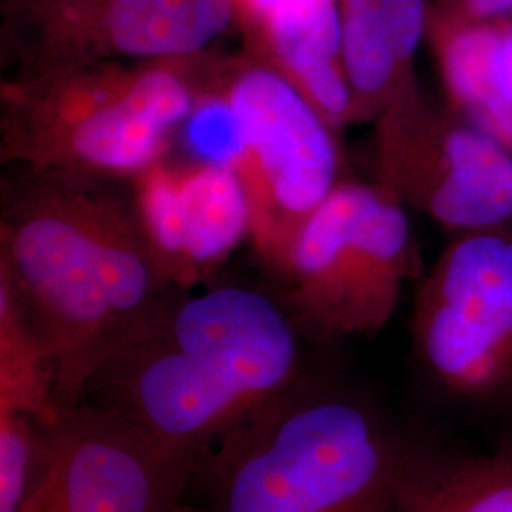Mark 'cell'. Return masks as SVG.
I'll list each match as a JSON object with an SVG mask.
<instances>
[{
	"label": "cell",
	"mask_w": 512,
	"mask_h": 512,
	"mask_svg": "<svg viewBox=\"0 0 512 512\" xmlns=\"http://www.w3.org/2000/svg\"><path fill=\"white\" fill-rule=\"evenodd\" d=\"M308 342L277 294L245 285L169 289L93 374L84 401L196 471L228 433L319 366Z\"/></svg>",
	"instance_id": "obj_1"
},
{
	"label": "cell",
	"mask_w": 512,
	"mask_h": 512,
	"mask_svg": "<svg viewBox=\"0 0 512 512\" xmlns=\"http://www.w3.org/2000/svg\"><path fill=\"white\" fill-rule=\"evenodd\" d=\"M2 217L4 277L55 366L59 414L86 399L109 361L171 287L135 205L103 181L25 173Z\"/></svg>",
	"instance_id": "obj_2"
},
{
	"label": "cell",
	"mask_w": 512,
	"mask_h": 512,
	"mask_svg": "<svg viewBox=\"0 0 512 512\" xmlns=\"http://www.w3.org/2000/svg\"><path fill=\"white\" fill-rule=\"evenodd\" d=\"M431 456L370 393L317 366L209 452L186 512H399Z\"/></svg>",
	"instance_id": "obj_3"
},
{
	"label": "cell",
	"mask_w": 512,
	"mask_h": 512,
	"mask_svg": "<svg viewBox=\"0 0 512 512\" xmlns=\"http://www.w3.org/2000/svg\"><path fill=\"white\" fill-rule=\"evenodd\" d=\"M207 67L203 54L19 69L2 84V158L25 173L133 181L165 158Z\"/></svg>",
	"instance_id": "obj_4"
},
{
	"label": "cell",
	"mask_w": 512,
	"mask_h": 512,
	"mask_svg": "<svg viewBox=\"0 0 512 512\" xmlns=\"http://www.w3.org/2000/svg\"><path fill=\"white\" fill-rule=\"evenodd\" d=\"M416 272L403 203L380 184L342 181L272 270L277 296L315 344L380 332Z\"/></svg>",
	"instance_id": "obj_5"
},
{
	"label": "cell",
	"mask_w": 512,
	"mask_h": 512,
	"mask_svg": "<svg viewBox=\"0 0 512 512\" xmlns=\"http://www.w3.org/2000/svg\"><path fill=\"white\" fill-rule=\"evenodd\" d=\"M421 376L442 401L512 421V234H459L423 277L412 313Z\"/></svg>",
	"instance_id": "obj_6"
},
{
	"label": "cell",
	"mask_w": 512,
	"mask_h": 512,
	"mask_svg": "<svg viewBox=\"0 0 512 512\" xmlns=\"http://www.w3.org/2000/svg\"><path fill=\"white\" fill-rule=\"evenodd\" d=\"M217 78L247 143L251 238L272 272L296 230L340 183L334 129L256 55L222 63Z\"/></svg>",
	"instance_id": "obj_7"
},
{
	"label": "cell",
	"mask_w": 512,
	"mask_h": 512,
	"mask_svg": "<svg viewBox=\"0 0 512 512\" xmlns=\"http://www.w3.org/2000/svg\"><path fill=\"white\" fill-rule=\"evenodd\" d=\"M19 69L203 55L238 19L236 0H2Z\"/></svg>",
	"instance_id": "obj_8"
},
{
	"label": "cell",
	"mask_w": 512,
	"mask_h": 512,
	"mask_svg": "<svg viewBox=\"0 0 512 512\" xmlns=\"http://www.w3.org/2000/svg\"><path fill=\"white\" fill-rule=\"evenodd\" d=\"M378 183L446 230L512 222V154L458 112L423 95L374 124Z\"/></svg>",
	"instance_id": "obj_9"
},
{
	"label": "cell",
	"mask_w": 512,
	"mask_h": 512,
	"mask_svg": "<svg viewBox=\"0 0 512 512\" xmlns=\"http://www.w3.org/2000/svg\"><path fill=\"white\" fill-rule=\"evenodd\" d=\"M194 473L118 414L84 401L46 423L23 512H186Z\"/></svg>",
	"instance_id": "obj_10"
},
{
	"label": "cell",
	"mask_w": 512,
	"mask_h": 512,
	"mask_svg": "<svg viewBox=\"0 0 512 512\" xmlns=\"http://www.w3.org/2000/svg\"><path fill=\"white\" fill-rule=\"evenodd\" d=\"M133 184L150 251L175 289L211 274L253 232L249 192L230 167L162 158Z\"/></svg>",
	"instance_id": "obj_11"
},
{
	"label": "cell",
	"mask_w": 512,
	"mask_h": 512,
	"mask_svg": "<svg viewBox=\"0 0 512 512\" xmlns=\"http://www.w3.org/2000/svg\"><path fill=\"white\" fill-rule=\"evenodd\" d=\"M342 54L357 120L378 122L420 99L416 59L427 0H340Z\"/></svg>",
	"instance_id": "obj_12"
},
{
	"label": "cell",
	"mask_w": 512,
	"mask_h": 512,
	"mask_svg": "<svg viewBox=\"0 0 512 512\" xmlns=\"http://www.w3.org/2000/svg\"><path fill=\"white\" fill-rule=\"evenodd\" d=\"M251 37L256 57L283 74L330 128L357 120L342 54L340 0H287Z\"/></svg>",
	"instance_id": "obj_13"
},
{
	"label": "cell",
	"mask_w": 512,
	"mask_h": 512,
	"mask_svg": "<svg viewBox=\"0 0 512 512\" xmlns=\"http://www.w3.org/2000/svg\"><path fill=\"white\" fill-rule=\"evenodd\" d=\"M427 40L448 107L512 154V99L499 90L495 76L497 19L480 21L450 6H431Z\"/></svg>",
	"instance_id": "obj_14"
},
{
	"label": "cell",
	"mask_w": 512,
	"mask_h": 512,
	"mask_svg": "<svg viewBox=\"0 0 512 512\" xmlns=\"http://www.w3.org/2000/svg\"><path fill=\"white\" fill-rule=\"evenodd\" d=\"M399 512H512V444L471 458L433 454Z\"/></svg>",
	"instance_id": "obj_15"
},
{
	"label": "cell",
	"mask_w": 512,
	"mask_h": 512,
	"mask_svg": "<svg viewBox=\"0 0 512 512\" xmlns=\"http://www.w3.org/2000/svg\"><path fill=\"white\" fill-rule=\"evenodd\" d=\"M19 410L42 421L61 414L55 404V366L10 283L0 277V412Z\"/></svg>",
	"instance_id": "obj_16"
},
{
	"label": "cell",
	"mask_w": 512,
	"mask_h": 512,
	"mask_svg": "<svg viewBox=\"0 0 512 512\" xmlns=\"http://www.w3.org/2000/svg\"><path fill=\"white\" fill-rule=\"evenodd\" d=\"M46 423L19 410L0 412V512H23L44 450Z\"/></svg>",
	"instance_id": "obj_17"
},
{
	"label": "cell",
	"mask_w": 512,
	"mask_h": 512,
	"mask_svg": "<svg viewBox=\"0 0 512 512\" xmlns=\"http://www.w3.org/2000/svg\"><path fill=\"white\" fill-rule=\"evenodd\" d=\"M495 76L499 90L512 99V18L497 19Z\"/></svg>",
	"instance_id": "obj_18"
},
{
	"label": "cell",
	"mask_w": 512,
	"mask_h": 512,
	"mask_svg": "<svg viewBox=\"0 0 512 512\" xmlns=\"http://www.w3.org/2000/svg\"><path fill=\"white\" fill-rule=\"evenodd\" d=\"M446 6L465 18L480 21L512 18V0H450Z\"/></svg>",
	"instance_id": "obj_19"
},
{
	"label": "cell",
	"mask_w": 512,
	"mask_h": 512,
	"mask_svg": "<svg viewBox=\"0 0 512 512\" xmlns=\"http://www.w3.org/2000/svg\"><path fill=\"white\" fill-rule=\"evenodd\" d=\"M285 2L287 0H236L238 19L249 33H253L264 23V19Z\"/></svg>",
	"instance_id": "obj_20"
}]
</instances>
